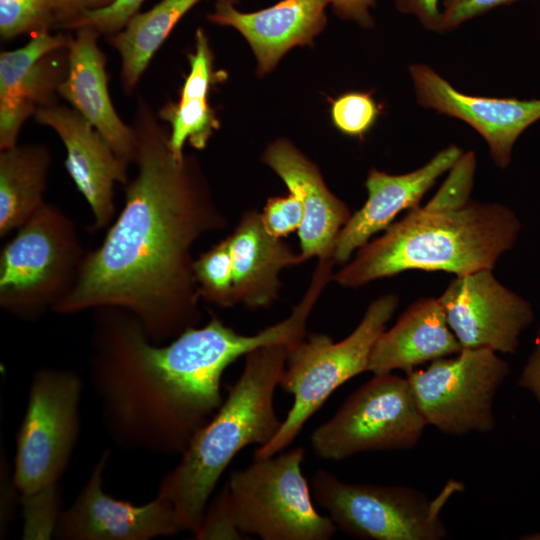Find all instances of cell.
<instances>
[{"label": "cell", "mask_w": 540, "mask_h": 540, "mask_svg": "<svg viewBox=\"0 0 540 540\" xmlns=\"http://www.w3.org/2000/svg\"><path fill=\"white\" fill-rule=\"evenodd\" d=\"M231 248L234 297L248 308H266L277 299L283 269L306 260L283 238L271 235L264 227L260 212H244L227 236Z\"/></svg>", "instance_id": "cell-21"}, {"label": "cell", "mask_w": 540, "mask_h": 540, "mask_svg": "<svg viewBox=\"0 0 540 540\" xmlns=\"http://www.w3.org/2000/svg\"><path fill=\"white\" fill-rule=\"evenodd\" d=\"M334 12L342 19L357 23L361 27L371 28L374 19L370 13L378 0H327Z\"/></svg>", "instance_id": "cell-34"}, {"label": "cell", "mask_w": 540, "mask_h": 540, "mask_svg": "<svg viewBox=\"0 0 540 540\" xmlns=\"http://www.w3.org/2000/svg\"><path fill=\"white\" fill-rule=\"evenodd\" d=\"M311 486L316 502L339 530L366 540L446 539L442 509L464 489L461 482L450 479L430 499L409 486L347 483L323 469L314 473Z\"/></svg>", "instance_id": "cell-8"}, {"label": "cell", "mask_w": 540, "mask_h": 540, "mask_svg": "<svg viewBox=\"0 0 540 540\" xmlns=\"http://www.w3.org/2000/svg\"><path fill=\"white\" fill-rule=\"evenodd\" d=\"M380 108L370 92L350 91L331 105V119L343 134L362 138L374 126Z\"/></svg>", "instance_id": "cell-28"}, {"label": "cell", "mask_w": 540, "mask_h": 540, "mask_svg": "<svg viewBox=\"0 0 540 540\" xmlns=\"http://www.w3.org/2000/svg\"><path fill=\"white\" fill-rule=\"evenodd\" d=\"M399 304L384 294L367 307L356 328L343 340L313 333L289 347L278 386L294 397L275 436L254 452V459L271 457L287 448L305 423L342 384L367 371L372 348Z\"/></svg>", "instance_id": "cell-5"}, {"label": "cell", "mask_w": 540, "mask_h": 540, "mask_svg": "<svg viewBox=\"0 0 540 540\" xmlns=\"http://www.w3.org/2000/svg\"><path fill=\"white\" fill-rule=\"evenodd\" d=\"M235 0H217L211 23L237 30L257 60V72L272 71L293 47L311 45L326 25L327 0H281L255 12L244 13Z\"/></svg>", "instance_id": "cell-19"}, {"label": "cell", "mask_w": 540, "mask_h": 540, "mask_svg": "<svg viewBox=\"0 0 540 540\" xmlns=\"http://www.w3.org/2000/svg\"><path fill=\"white\" fill-rule=\"evenodd\" d=\"M462 346L448 326L438 298L411 303L397 322L376 340L367 371L373 375L415 367L458 354Z\"/></svg>", "instance_id": "cell-22"}, {"label": "cell", "mask_w": 540, "mask_h": 540, "mask_svg": "<svg viewBox=\"0 0 540 540\" xmlns=\"http://www.w3.org/2000/svg\"><path fill=\"white\" fill-rule=\"evenodd\" d=\"M193 272L201 299L222 308L236 305L228 237L195 258Z\"/></svg>", "instance_id": "cell-26"}, {"label": "cell", "mask_w": 540, "mask_h": 540, "mask_svg": "<svg viewBox=\"0 0 540 540\" xmlns=\"http://www.w3.org/2000/svg\"><path fill=\"white\" fill-rule=\"evenodd\" d=\"M520 540H540V530L524 534L519 537Z\"/></svg>", "instance_id": "cell-37"}, {"label": "cell", "mask_w": 540, "mask_h": 540, "mask_svg": "<svg viewBox=\"0 0 540 540\" xmlns=\"http://www.w3.org/2000/svg\"><path fill=\"white\" fill-rule=\"evenodd\" d=\"M305 450L296 447L254 459L224 486L234 524L264 540H328L337 526L314 507L302 473Z\"/></svg>", "instance_id": "cell-7"}, {"label": "cell", "mask_w": 540, "mask_h": 540, "mask_svg": "<svg viewBox=\"0 0 540 540\" xmlns=\"http://www.w3.org/2000/svg\"><path fill=\"white\" fill-rule=\"evenodd\" d=\"M145 0H115L104 8L89 10L65 22L59 29L76 30L91 27L100 35L110 37L120 32L139 11Z\"/></svg>", "instance_id": "cell-29"}, {"label": "cell", "mask_w": 540, "mask_h": 540, "mask_svg": "<svg viewBox=\"0 0 540 540\" xmlns=\"http://www.w3.org/2000/svg\"><path fill=\"white\" fill-rule=\"evenodd\" d=\"M521 229L516 213L503 204L470 200L451 207L432 197L359 248L332 281L344 288H359L408 270L456 276L493 270L513 248Z\"/></svg>", "instance_id": "cell-3"}, {"label": "cell", "mask_w": 540, "mask_h": 540, "mask_svg": "<svg viewBox=\"0 0 540 540\" xmlns=\"http://www.w3.org/2000/svg\"><path fill=\"white\" fill-rule=\"evenodd\" d=\"M426 426L407 377L379 374L313 431L310 444L319 458L335 461L362 452L409 450Z\"/></svg>", "instance_id": "cell-10"}, {"label": "cell", "mask_w": 540, "mask_h": 540, "mask_svg": "<svg viewBox=\"0 0 540 540\" xmlns=\"http://www.w3.org/2000/svg\"><path fill=\"white\" fill-rule=\"evenodd\" d=\"M289 347L266 345L245 356L227 398L162 479L157 496L173 507L184 531L198 533L209 498L237 453L266 444L280 429L273 399Z\"/></svg>", "instance_id": "cell-4"}, {"label": "cell", "mask_w": 540, "mask_h": 540, "mask_svg": "<svg viewBox=\"0 0 540 540\" xmlns=\"http://www.w3.org/2000/svg\"><path fill=\"white\" fill-rule=\"evenodd\" d=\"M85 252L76 223L45 203L0 252V306L36 321L73 289Z\"/></svg>", "instance_id": "cell-6"}, {"label": "cell", "mask_w": 540, "mask_h": 540, "mask_svg": "<svg viewBox=\"0 0 540 540\" xmlns=\"http://www.w3.org/2000/svg\"><path fill=\"white\" fill-rule=\"evenodd\" d=\"M241 533L234 524L226 492H222L205 510L201 527L195 535L197 539H241Z\"/></svg>", "instance_id": "cell-31"}, {"label": "cell", "mask_w": 540, "mask_h": 540, "mask_svg": "<svg viewBox=\"0 0 540 540\" xmlns=\"http://www.w3.org/2000/svg\"><path fill=\"white\" fill-rule=\"evenodd\" d=\"M409 74L417 103L473 128L486 142L494 164L500 169L510 165L520 135L540 120V98L521 100L466 94L423 63L411 64Z\"/></svg>", "instance_id": "cell-15"}, {"label": "cell", "mask_w": 540, "mask_h": 540, "mask_svg": "<svg viewBox=\"0 0 540 540\" xmlns=\"http://www.w3.org/2000/svg\"><path fill=\"white\" fill-rule=\"evenodd\" d=\"M68 47V71L58 95L78 111L127 164L133 163L136 139L131 124L115 110L109 89L106 56L98 46L101 36L91 27L74 30Z\"/></svg>", "instance_id": "cell-20"}, {"label": "cell", "mask_w": 540, "mask_h": 540, "mask_svg": "<svg viewBox=\"0 0 540 540\" xmlns=\"http://www.w3.org/2000/svg\"><path fill=\"white\" fill-rule=\"evenodd\" d=\"M34 120L51 128L62 141L65 168L88 202L94 217L93 230L110 226L115 216L114 186L127 184V164L108 141L71 106L40 108Z\"/></svg>", "instance_id": "cell-16"}, {"label": "cell", "mask_w": 540, "mask_h": 540, "mask_svg": "<svg viewBox=\"0 0 540 540\" xmlns=\"http://www.w3.org/2000/svg\"><path fill=\"white\" fill-rule=\"evenodd\" d=\"M260 215L265 229L277 238L298 231L304 217L300 201L291 193L268 198Z\"/></svg>", "instance_id": "cell-30"}, {"label": "cell", "mask_w": 540, "mask_h": 540, "mask_svg": "<svg viewBox=\"0 0 540 540\" xmlns=\"http://www.w3.org/2000/svg\"><path fill=\"white\" fill-rule=\"evenodd\" d=\"M509 373L497 352L476 348L434 360L406 377L427 425L461 436L495 428L494 399Z\"/></svg>", "instance_id": "cell-11"}, {"label": "cell", "mask_w": 540, "mask_h": 540, "mask_svg": "<svg viewBox=\"0 0 540 540\" xmlns=\"http://www.w3.org/2000/svg\"><path fill=\"white\" fill-rule=\"evenodd\" d=\"M463 153L451 144L423 166L398 175L371 168L365 181L367 200L340 230L332 255L334 263L344 265L373 235L388 228L400 212L418 207L422 197Z\"/></svg>", "instance_id": "cell-17"}, {"label": "cell", "mask_w": 540, "mask_h": 540, "mask_svg": "<svg viewBox=\"0 0 540 540\" xmlns=\"http://www.w3.org/2000/svg\"><path fill=\"white\" fill-rule=\"evenodd\" d=\"M110 451L102 453L82 490L62 510L53 533L57 540H150L184 531L173 507L156 497L144 505L113 498L103 488Z\"/></svg>", "instance_id": "cell-13"}, {"label": "cell", "mask_w": 540, "mask_h": 540, "mask_svg": "<svg viewBox=\"0 0 540 540\" xmlns=\"http://www.w3.org/2000/svg\"><path fill=\"white\" fill-rule=\"evenodd\" d=\"M201 0H161L151 9L138 12L107 42L120 55V81L125 94L137 87L153 56L176 24Z\"/></svg>", "instance_id": "cell-25"}, {"label": "cell", "mask_w": 540, "mask_h": 540, "mask_svg": "<svg viewBox=\"0 0 540 540\" xmlns=\"http://www.w3.org/2000/svg\"><path fill=\"white\" fill-rule=\"evenodd\" d=\"M52 162L44 144H16L0 150V237L25 224L46 202Z\"/></svg>", "instance_id": "cell-24"}, {"label": "cell", "mask_w": 540, "mask_h": 540, "mask_svg": "<svg viewBox=\"0 0 540 540\" xmlns=\"http://www.w3.org/2000/svg\"><path fill=\"white\" fill-rule=\"evenodd\" d=\"M138 95L132 127L136 174L102 243L87 252L61 315L99 308L133 314L149 339L163 344L201 320L192 249L227 226L195 155L177 159L169 129Z\"/></svg>", "instance_id": "cell-1"}, {"label": "cell", "mask_w": 540, "mask_h": 540, "mask_svg": "<svg viewBox=\"0 0 540 540\" xmlns=\"http://www.w3.org/2000/svg\"><path fill=\"white\" fill-rule=\"evenodd\" d=\"M438 299L463 349L513 354L535 317L531 303L500 283L492 269L456 276Z\"/></svg>", "instance_id": "cell-12"}, {"label": "cell", "mask_w": 540, "mask_h": 540, "mask_svg": "<svg viewBox=\"0 0 540 540\" xmlns=\"http://www.w3.org/2000/svg\"><path fill=\"white\" fill-rule=\"evenodd\" d=\"M190 71L180 89L178 102H167L158 111V118L169 129V144L177 159L184 157V145L197 150L206 148L208 141L220 127L208 95L214 84L225 75L214 69V57L208 37L202 28L195 34V48L188 54Z\"/></svg>", "instance_id": "cell-23"}, {"label": "cell", "mask_w": 540, "mask_h": 540, "mask_svg": "<svg viewBox=\"0 0 540 540\" xmlns=\"http://www.w3.org/2000/svg\"><path fill=\"white\" fill-rule=\"evenodd\" d=\"M53 28L52 0H0V37L3 41Z\"/></svg>", "instance_id": "cell-27"}, {"label": "cell", "mask_w": 540, "mask_h": 540, "mask_svg": "<svg viewBox=\"0 0 540 540\" xmlns=\"http://www.w3.org/2000/svg\"><path fill=\"white\" fill-rule=\"evenodd\" d=\"M83 381L70 369L33 374L18 430L13 483L20 499L59 492L80 432Z\"/></svg>", "instance_id": "cell-9"}, {"label": "cell", "mask_w": 540, "mask_h": 540, "mask_svg": "<svg viewBox=\"0 0 540 540\" xmlns=\"http://www.w3.org/2000/svg\"><path fill=\"white\" fill-rule=\"evenodd\" d=\"M516 1L518 0H442L441 33L455 30L477 16Z\"/></svg>", "instance_id": "cell-32"}, {"label": "cell", "mask_w": 540, "mask_h": 540, "mask_svg": "<svg viewBox=\"0 0 540 540\" xmlns=\"http://www.w3.org/2000/svg\"><path fill=\"white\" fill-rule=\"evenodd\" d=\"M518 386L529 391L540 406V326L536 332L533 349L522 369Z\"/></svg>", "instance_id": "cell-36"}, {"label": "cell", "mask_w": 540, "mask_h": 540, "mask_svg": "<svg viewBox=\"0 0 540 540\" xmlns=\"http://www.w3.org/2000/svg\"><path fill=\"white\" fill-rule=\"evenodd\" d=\"M114 1L115 0H52L54 28L59 29L65 22L82 12L104 8Z\"/></svg>", "instance_id": "cell-35"}, {"label": "cell", "mask_w": 540, "mask_h": 540, "mask_svg": "<svg viewBox=\"0 0 540 540\" xmlns=\"http://www.w3.org/2000/svg\"><path fill=\"white\" fill-rule=\"evenodd\" d=\"M261 160L302 205L298 237L303 258L332 259L337 236L352 215L347 204L330 191L316 164L289 140L271 142Z\"/></svg>", "instance_id": "cell-18"}, {"label": "cell", "mask_w": 540, "mask_h": 540, "mask_svg": "<svg viewBox=\"0 0 540 540\" xmlns=\"http://www.w3.org/2000/svg\"><path fill=\"white\" fill-rule=\"evenodd\" d=\"M442 0H395L397 10L415 17L427 30L441 33Z\"/></svg>", "instance_id": "cell-33"}, {"label": "cell", "mask_w": 540, "mask_h": 540, "mask_svg": "<svg viewBox=\"0 0 540 540\" xmlns=\"http://www.w3.org/2000/svg\"><path fill=\"white\" fill-rule=\"evenodd\" d=\"M93 311L88 378L107 434L122 449L181 455L215 412L133 314Z\"/></svg>", "instance_id": "cell-2"}, {"label": "cell", "mask_w": 540, "mask_h": 540, "mask_svg": "<svg viewBox=\"0 0 540 540\" xmlns=\"http://www.w3.org/2000/svg\"><path fill=\"white\" fill-rule=\"evenodd\" d=\"M44 30L20 48L0 53V150L18 144L24 122L57 103L68 71L72 35Z\"/></svg>", "instance_id": "cell-14"}]
</instances>
